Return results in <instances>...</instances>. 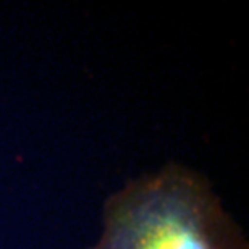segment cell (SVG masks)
<instances>
[{"instance_id": "1", "label": "cell", "mask_w": 249, "mask_h": 249, "mask_svg": "<svg viewBox=\"0 0 249 249\" xmlns=\"http://www.w3.org/2000/svg\"><path fill=\"white\" fill-rule=\"evenodd\" d=\"M88 249H249L206 175L180 162L128 180L106 199Z\"/></svg>"}]
</instances>
